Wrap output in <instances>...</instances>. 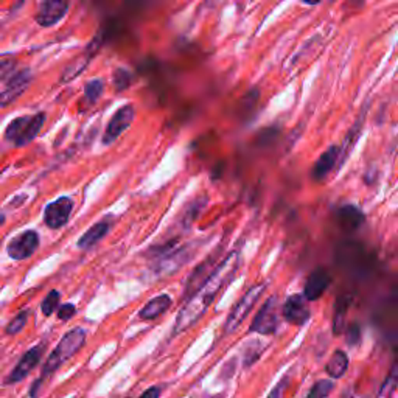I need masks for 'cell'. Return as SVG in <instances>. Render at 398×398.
Listing matches in <instances>:
<instances>
[{"label": "cell", "mask_w": 398, "mask_h": 398, "mask_svg": "<svg viewBox=\"0 0 398 398\" xmlns=\"http://www.w3.org/2000/svg\"><path fill=\"white\" fill-rule=\"evenodd\" d=\"M240 268L241 254L238 251H233L226 258H222L213 273L207 277V280L198 288L195 294L190 295L187 304L180 308L176 322H174L173 333H184L185 330L193 327L204 316V313L209 310V306L212 305L221 289L226 288L232 282Z\"/></svg>", "instance_id": "6da1fadb"}, {"label": "cell", "mask_w": 398, "mask_h": 398, "mask_svg": "<svg viewBox=\"0 0 398 398\" xmlns=\"http://www.w3.org/2000/svg\"><path fill=\"white\" fill-rule=\"evenodd\" d=\"M84 342H86V330L80 327L69 330L67 333L61 337V341L58 342V346L53 348V352L48 355L47 361L44 363V366H42L41 378L33 384L32 390H30V397L32 398L38 397L41 384L44 383V379L48 375H53V373H55L63 364L67 363L70 358H74L83 348Z\"/></svg>", "instance_id": "7a4b0ae2"}, {"label": "cell", "mask_w": 398, "mask_h": 398, "mask_svg": "<svg viewBox=\"0 0 398 398\" xmlns=\"http://www.w3.org/2000/svg\"><path fill=\"white\" fill-rule=\"evenodd\" d=\"M47 116L44 112L33 114V116H21L11 122L5 129V140L14 147H25L32 143L45 123Z\"/></svg>", "instance_id": "3957f363"}, {"label": "cell", "mask_w": 398, "mask_h": 398, "mask_svg": "<svg viewBox=\"0 0 398 398\" xmlns=\"http://www.w3.org/2000/svg\"><path fill=\"white\" fill-rule=\"evenodd\" d=\"M264 289H266V285H264V283H257V285L247 289L243 297L238 300V304L233 306L231 315H229L226 319V322H224L226 335H232L233 331H237L240 325L244 322L247 315H249L252 308H254V305L257 304V300L260 299V295L263 294Z\"/></svg>", "instance_id": "277c9868"}, {"label": "cell", "mask_w": 398, "mask_h": 398, "mask_svg": "<svg viewBox=\"0 0 398 398\" xmlns=\"http://www.w3.org/2000/svg\"><path fill=\"white\" fill-rule=\"evenodd\" d=\"M279 327V297L277 295H271L266 299V302L262 305V308L252 321L249 331L252 333L260 335H274Z\"/></svg>", "instance_id": "5b68a950"}, {"label": "cell", "mask_w": 398, "mask_h": 398, "mask_svg": "<svg viewBox=\"0 0 398 398\" xmlns=\"http://www.w3.org/2000/svg\"><path fill=\"white\" fill-rule=\"evenodd\" d=\"M198 243L199 241H193L190 244L179 247V249L168 252L164 257H160L158 264H156V273H158V275H170L182 268L184 264L190 262V258L195 255Z\"/></svg>", "instance_id": "8992f818"}, {"label": "cell", "mask_w": 398, "mask_h": 398, "mask_svg": "<svg viewBox=\"0 0 398 398\" xmlns=\"http://www.w3.org/2000/svg\"><path fill=\"white\" fill-rule=\"evenodd\" d=\"M74 210V201L69 196H61L55 201L48 202L44 209V222L52 231H58L67 224Z\"/></svg>", "instance_id": "52a82bcc"}, {"label": "cell", "mask_w": 398, "mask_h": 398, "mask_svg": "<svg viewBox=\"0 0 398 398\" xmlns=\"http://www.w3.org/2000/svg\"><path fill=\"white\" fill-rule=\"evenodd\" d=\"M39 246V233L36 231H25L16 235L7 244V254L16 262L32 257Z\"/></svg>", "instance_id": "ba28073f"}, {"label": "cell", "mask_w": 398, "mask_h": 398, "mask_svg": "<svg viewBox=\"0 0 398 398\" xmlns=\"http://www.w3.org/2000/svg\"><path fill=\"white\" fill-rule=\"evenodd\" d=\"M32 80H33V74L30 69L14 72V74L8 78L7 83H5L2 94H0V100H2L0 101V105H2V107L11 105L13 101L19 98V96L25 92Z\"/></svg>", "instance_id": "9c48e42d"}, {"label": "cell", "mask_w": 398, "mask_h": 398, "mask_svg": "<svg viewBox=\"0 0 398 398\" xmlns=\"http://www.w3.org/2000/svg\"><path fill=\"white\" fill-rule=\"evenodd\" d=\"M69 11V0H41L36 11V22L41 27H53L63 21Z\"/></svg>", "instance_id": "30bf717a"}, {"label": "cell", "mask_w": 398, "mask_h": 398, "mask_svg": "<svg viewBox=\"0 0 398 398\" xmlns=\"http://www.w3.org/2000/svg\"><path fill=\"white\" fill-rule=\"evenodd\" d=\"M282 315L285 321L295 327H302L310 321L311 311L310 306L306 305V297L300 294H293L286 299V302L282 306Z\"/></svg>", "instance_id": "8fae6325"}, {"label": "cell", "mask_w": 398, "mask_h": 398, "mask_svg": "<svg viewBox=\"0 0 398 398\" xmlns=\"http://www.w3.org/2000/svg\"><path fill=\"white\" fill-rule=\"evenodd\" d=\"M136 117L134 107L131 105L122 106L120 109L114 114L109 123L106 126V131L103 134V143L111 145L117 140V138L123 134V132L129 128L132 120Z\"/></svg>", "instance_id": "7c38bea8"}, {"label": "cell", "mask_w": 398, "mask_h": 398, "mask_svg": "<svg viewBox=\"0 0 398 398\" xmlns=\"http://www.w3.org/2000/svg\"><path fill=\"white\" fill-rule=\"evenodd\" d=\"M44 348H45L44 346H36L23 353V357L21 358L19 363L16 364L14 369L11 370L7 379H5V384H16V383H21L22 379H25L30 373L33 372L34 367L39 364L42 355H44Z\"/></svg>", "instance_id": "4fadbf2b"}, {"label": "cell", "mask_w": 398, "mask_h": 398, "mask_svg": "<svg viewBox=\"0 0 398 398\" xmlns=\"http://www.w3.org/2000/svg\"><path fill=\"white\" fill-rule=\"evenodd\" d=\"M330 283H331V275L328 271L325 268H316L305 282L304 295L306 297V300L315 302V300H317L325 291H327Z\"/></svg>", "instance_id": "5bb4252c"}, {"label": "cell", "mask_w": 398, "mask_h": 398, "mask_svg": "<svg viewBox=\"0 0 398 398\" xmlns=\"http://www.w3.org/2000/svg\"><path fill=\"white\" fill-rule=\"evenodd\" d=\"M101 47V39L98 36H95V38L90 41V44L86 47V52L83 53V55L76 59V61L72 63L70 65H67V69L63 72V76H61V81L63 83H69L74 80V78L80 76L81 72L87 67L90 59H92L96 53H98Z\"/></svg>", "instance_id": "9a60e30c"}, {"label": "cell", "mask_w": 398, "mask_h": 398, "mask_svg": "<svg viewBox=\"0 0 398 398\" xmlns=\"http://www.w3.org/2000/svg\"><path fill=\"white\" fill-rule=\"evenodd\" d=\"M339 159H341V148L333 145V147H330L327 151L321 154V158L317 159L315 167H313V171H311L313 179L322 180L327 178L330 171L336 167L337 160Z\"/></svg>", "instance_id": "2e32d148"}, {"label": "cell", "mask_w": 398, "mask_h": 398, "mask_svg": "<svg viewBox=\"0 0 398 398\" xmlns=\"http://www.w3.org/2000/svg\"><path fill=\"white\" fill-rule=\"evenodd\" d=\"M171 306V297L168 294H160L156 295L151 300H148L147 304L143 305V308L138 311V317L142 321H154L159 316L165 315V313L170 310Z\"/></svg>", "instance_id": "e0dca14e"}, {"label": "cell", "mask_w": 398, "mask_h": 398, "mask_svg": "<svg viewBox=\"0 0 398 398\" xmlns=\"http://www.w3.org/2000/svg\"><path fill=\"white\" fill-rule=\"evenodd\" d=\"M109 231H111V220L106 218L103 221L96 222V224H94L89 231L81 235V238L78 240V247L83 251L92 249V247H95L107 233H109Z\"/></svg>", "instance_id": "ac0fdd59"}, {"label": "cell", "mask_w": 398, "mask_h": 398, "mask_svg": "<svg viewBox=\"0 0 398 398\" xmlns=\"http://www.w3.org/2000/svg\"><path fill=\"white\" fill-rule=\"evenodd\" d=\"M337 220H339V222L344 227L352 229L353 231V229H357L358 226L363 224L364 215L358 207L348 204V206H344L337 210Z\"/></svg>", "instance_id": "d6986e66"}, {"label": "cell", "mask_w": 398, "mask_h": 398, "mask_svg": "<svg viewBox=\"0 0 398 398\" xmlns=\"http://www.w3.org/2000/svg\"><path fill=\"white\" fill-rule=\"evenodd\" d=\"M348 369V357L346 352L336 350L327 363V373L331 378H341Z\"/></svg>", "instance_id": "ffe728a7"}, {"label": "cell", "mask_w": 398, "mask_h": 398, "mask_svg": "<svg viewBox=\"0 0 398 398\" xmlns=\"http://www.w3.org/2000/svg\"><path fill=\"white\" fill-rule=\"evenodd\" d=\"M348 304H350V297H347V295L337 299L336 308H335V317H333V333L335 335H341L344 331V319H346Z\"/></svg>", "instance_id": "44dd1931"}, {"label": "cell", "mask_w": 398, "mask_h": 398, "mask_svg": "<svg viewBox=\"0 0 398 398\" xmlns=\"http://www.w3.org/2000/svg\"><path fill=\"white\" fill-rule=\"evenodd\" d=\"M397 386H398V363H395V366L392 367L388 378L383 381L381 388H379L378 390L377 398H390L392 395H394Z\"/></svg>", "instance_id": "7402d4cb"}, {"label": "cell", "mask_w": 398, "mask_h": 398, "mask_svg": "<svg viewBox=\"0 0 398 398\" xmlns=\"http://www.w3.org/2000/svg\"><path fill=\"white\" fill-rule=\"evenodd\" d=\"M105 92V81L103 80H92L86 84V87H84V96H86V100L89 101L90 105H94L96 100L100 98L101 95Z\"/></svg>", "instance_id": "603a6c76"}, {"label": "cell", "mask_w": 398, "mask_h": 398, "mask_svg": "<svg viewBox=\"0 0 398 398\" xmlns=\"http://www.w3.org/2000/svg\"><path fill=\"white\" fill-rule=\"evenodd\" d=\"M333 388L335 383L331 381V379H319V381L311 386L308 397L306 398H327L330 395V392L333 390Z\"/></svg>", "instance_id": "cb8c5ba5"}, {"label": "cell", "mask_w": 398, "mask_h": 398, "mask_svg": "<svg viewBox=\"0 0 398 398\" xmlns=\"http://www.w3.org/2000/svg\"><path fill=\"white\" fill-rule=\"evenodd\" d=\"M204 206H206V198L196 199L195 202H191V204H189V206H187L185 215L182 216V224H184V227H190V224H191L193 221L196 220L198 213L201 212V210L204 209Z\"/></svg>", "instance_id": "d4e9b609"}, {"label": "cell", "mask_w": 398, "mask_h": 398, "mask_svg": "<svg viewBox=\"0 0 398 398\" xmlns=\"http://www.w3.org/2000/svg\"><path fill=\"white\" fill-rule=\"evenodd\" d=\"M262 353H263V347L260 346V342L252 341L244 350V357H243L244 367H251L252 364L257 363L258 358L262 357Z\"/></svg>", "instance_id": "484cf974"}, {"label": "cell", "mask_w": 398, "mask_h": 398, "mask_svg": "<svg viewBox=\"0 0 398 398\" xmlns=\"http://www.w3.org/2000/svg\"><path fill=\"white\" fill-rule=\"evenodd\" d=\"M132 83V74L126 69H117L114 72V87L117 92H123L128 89Z\"/></svg>", "instance_id": "4316f807"}, {"label": "cell", "mask_w": 398, "mask_h": 398, "mask_svg": "<svg viewBox=\"0 0 398 398\" xmlns=\"http://www.w3.org/2000/svg\"><path fill=\"white\" fill-rule=\"evenodd\" d=\"M58 305H59V293L56 291V289H52V291L45 295V299L42 300V304H41L42 315L44 316L53 315V313L56 311Z\"/></svg>", "instance_id": "83f0119b"}, {"label": "cell", "mask_w": 398, "mask_h": 398, "mask_svg": "<svg viewBox=\"0 0 398 398\" xmlns=\"http://www.w3.org/2000/svg\"><path fill=\"white\" fill-rule=\"evenodd\" d=\"M28 316H30V311H28V310L21 311L19 315H17L16 317H13V321H11V322L7 325V328H5V333H7V335H17V333H21L22 328L25 327V324H27V321H28Z\"/></svg>", "instance_id": "f1b7e54d"}, {"label": "cell", "mask_w": 398, "mask_h": 398, "mask_svg": "<svg viewBox=\"0 0 398 398\" xmlns=\"http://www.w3.org/2000/svg\"><path fill=\"white\" fill-rule=\"evenodd\" d=\"M346 341L350 347L358 346L359 341H361V328L358 324H350L347 328V333H346Z\"/></svg>", "instance_id": "f546056e"}, {"label": "cell", "mask_w": 398, "mask_h": 398, "mask_svg": "<svg viewBox=\"0 0 398 398\" xmlns=\"http://www.w3.org/2000/svg\"><path fill=\"white\" fill-rule=\"evenodd\" d=\"M14 59H7V56L2 58V61H0V75H2V80L7 81V78H10L13 75V67H14Z\"/></svg>", "instance_id": "4dcf8cb0"}, {"label": "cell", "mask_w": 398, "mask_h": 398, "mask_svg": "<svg viewBox=\"0 0 398 398\" xmlns=\"http://www.w3.org/2000/svg\"><path fill=\"white\" fill-rule=\"evenodd\" d=\"M75 315H76V306L74 304H64L59 306V310H58V317L61 319V321H70V319Z\"/></svg>", "instance_id": "1f68e13d"}, {"label": "cell", "mask_w": 398, "mask_h": 398, "mask_svg": "<svg viewBox=\"0 0 398 398\" xmlns=\"http://www.w3.org/2000/svg\"><path fill=\"white\" fill-rule=\"evenodd\" d=\"M160 394H162V389L159 388V386H151V388L143 390L138 398H159Z\"/></svg>", "instance_id": "d6a6232c"}, {"label": "cell", "mask_w": 398, "mask_h": 398, "mask_svg": "<svg viewBox=\"0 0 398 398\" xmlns=\"http://www.w3.org/2000/svg\"><path fill=\"white\" fill-rule=\"evenodd\" d=\"M286 379H288V377L282 378V381L275 386V388L273 389V392H271V394H269V397H268V398H282V392H283V388H285L286 383H288Z\"/></svg>", "instance_id": "836d02e7"}, {"label": "cell", "mask_w": 398, "mask_h": 398, "mask_svg": "<svg viewBox=\"0 0 398 398\" xmlns=\"http://www.w3.org/2000/svg\"><path fill=\"white\" fill-rule=\"evenodd\" d=\"M302 2L306 5H317V3H321L322 0H302Z\"/></svg>", "instance_id": "e575fe53"}, {"label": "cell", "mask_w": 398, "mask_h": 398, "mask_svg": "<svg viewBox=\"0 0 398 398\" xmlns=\"http://www.w3.org/2000/svg\"><path fill=\"white\" fill-rule=\"evenodd\" d=\"M128 398H131V397H128Z\"/></svg>", "instance_id": "d590c367"}]
</instances>
